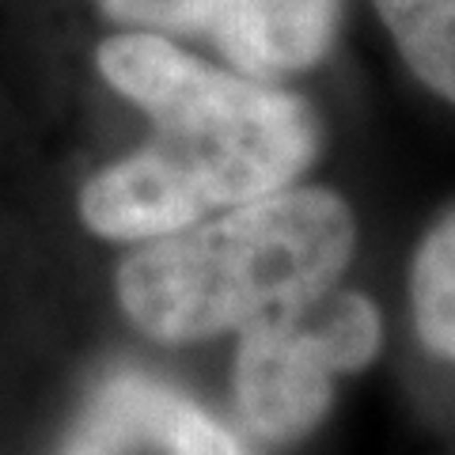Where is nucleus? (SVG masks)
<instances>
[{
    "label": "nucleus",
    "instance_id": "nucleus-4",
    "mask_svg": "<svg viewBox=\"0 0 455 455\" xmlns=\"http://www.w3.org/2000/svg\"><path fill=\"white\" fill-rule=\"evenodd\" d=\"M125 31L202 38L228 68L281 80L319 65L341 23V0H95Z\"/></svg>",
    "mask_w": 455,
    "mask_h": 455
},
{
    "label": "nucleus",
    "instance_id": "nucleus-6",
    "mask_svg": "<svg viewBox=\"0 0 455 455\" xmlns=\"http://www.w3.org/2000/svg\"><path fill=\"white\" fill-rule=\"evenodd\" d=\"M406 68L455 107V0H372Z\"/></svg>",
    "mask_w": 455,
    "mask_h": 455
},
{
    "label": "nucleus",
    "instance_id": "nucleus-1",
    "mask_svg": "<svg viewBox=\"0 0 455 455\" xmlns=\"http://www.w3.org/2000/svg\"><path fill=\"white\" fill-rule=\"evenodd\" d=\"M95 68L152 122L145 145L84 182L80 220L99 239L179 232L292 187L319 156L323 130L304 95L217 68L164 35H110Z\"/></svg>",
    "mask_w": 455,
    "mask_h": 455
},
{
    "label": "nucleus",
    "instance_id": "nucleus-7",
    "mask_svg": "<svg viewBox=\"0 0 455 455\" xmlns=\"http://www.w3.org/2000/svg\"><path fill=\"white\" fill-rule=\"evenodd\" d=\"M410 307L421 346L455 364V209L425 232L414 251Z\"/></svg>",
    "mask_w": 455,
    "mask_h": 455
},
{
    "label": "nucleus",
    "instance_id": "nucleus-2",
    "mask_svg": "<svg viewBox=\"0 0 455 455\" xmlns=\"http://www.w3.org/2000/svg\"><path fill=\"white\" fill-rule=\"evenodd\" d=\"M357 217L326 187H284L140 239L114 274L122 315L160 346H194L274 315H304L338 289Z\"/></svg>",
    "mask_w": 455,
    "mask_h": 455
},
{
    "label": "nucleus",
    "instance_id": "nucleus-5",
    "mask_svg": "<svg viewBox=\"0 0 455 455\" xmlns=\"http://www.w3.org/2000/svg\"><path fill=\"white\" fill-rule=\"evenodd\" d=\"M137 448H160L164 455H247L194 398L160 379L125 372L95 395L65 455H133Z\"/></svg>",
    "mask_w": 455,
    "mask_h": 455
},
{
    "label": "nucleus",
    "instance_id": "nucleus-3",
    "mask_svg": "<svg viewBox=\"0 0 455 455\" xmlns=\"http://www.w3.org/2000/svg\"><path fill=\"white\" fill-rule=\"evenodd\" d=\"M383 319L361 292H331L304 315H274L239 331L232 398L243 433L296 444L334 406V379L379 357Z\"/></svg>",
    "mask_w": 455,
    "mask_h": 455
}]
</instances>
